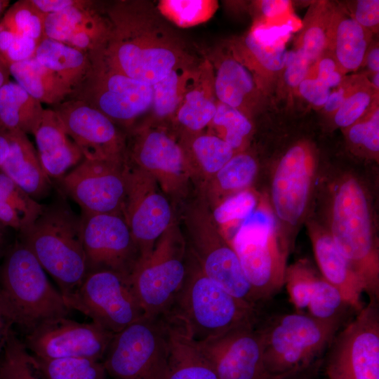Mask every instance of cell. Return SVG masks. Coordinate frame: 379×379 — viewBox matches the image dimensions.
Here are the masks:
<instances>
[{
    "label": "cell",
    "instance_id": "484cf974",
    "mask_svg": "<svg viewBox=\"0 0 379 379\" xmlns=\"http://www.w3.org/2000/svg\"><path fill=\"white\" fill-rule=\"evenodd\" d=\"M32 135L41 166L51 180H59L84 159L52 108L44 109Z\"/></svg>",
    "mask_w": 379,
    "mask_h": 379
},
{
    "label": "cell",
    "instance_id": "52a82bcc",
    "mask_svg": "<svg viewBox=\"0 0 379 379\" xmlns=\"http://www.w3.org/2000/svg\"><path fill=\"white\" fill-rule=\"evenodd\" d=\"M229 243L239 259L258 302L284 285L286 251L278 241L275 216L269 206L265 203L258 205Z\"/></svg>",
    "mask_w": 379,
    "mask_h": 379
},
{
    "label": "cell",
    "instance_id": "ab89813d",
    "mask_svg": "<svg viewBox=\"0 0 379 379\" xmlns=\"http://www.w3.org/2000/svg\"><path fill=\"white\" fill-rule=\"evenodd\" d=\"M215 135L235 152L246 144L253 131L251 120L239 110L218 101L216 112L208 125Z\"/></svg>",
    "mask_w": 379,
    "mask_h": 379
},
{
    "label": "cell",
    "instance_id": "7bdbcfd3",
    "mask_svg": "<svg viewBox=\"0 0 379 379\" xmlns=\"http://www.w3.org/2000/svg\"><path fill=\"white\" fill-rule=\"evenodd\" d=\"M0 360L1 379H39L25 344L9 328Z\"/></svg>",
    "mask_w": 379,
    "mask_h": 379
},
{
    "label": "cell",
    "instance_id": "2e32d148",
    "mask_svg": "<svg viewBox=\"0 0 379 379\" xmlns=\"http://www.w3.org/2000/svg\"><path fill=\"white\" fill-rule=\"evenodd\" d=\"M52 109L84 159L124 162L126 135L100 111L72 98Z\"/></svg>",
    "mask_w": 379,
    "mask_h": 379
},
{
    "label": "cell",
    "instance_id": "7a4b0ae2",
    "mask_svg": "<svg viewBox=\"0 0 379 379\" xmlns=\"http://www.w3.org/2000/svg\"><path fill=\"white\" fill-rule=\"evenodd\" d=\"M20 234L21 241L53 277L62 296L73 293L88 272L80 217L66 203L57 202L44 206L35 222Z\"/></svg>",
    "mask_w": 379,
    "mask_h": 379
},
{
    "label": "cell",
    "instance_id": "d6a6232c",
    "mask_svg": "<svg viewBox=\"0 0 379 379\" xmlns=\"http://www.w3.org/2000/svg\"><path fill=\"white\" fill-rule=\"evenodd\" d=\"M11 75L31 96L53 107L69 98L72 90L35 58L12 64Z\"/></svg>",
    "mask_w": 379,
    "mask_h": 379
},
{
    "label": "cell",
    "instance_id": "db71d44e",
    "mask_svg": "<svg viewBox=\"0 0 379 379\" xmlns=\"http://www.w3.org/2000/svg\"><path fill=\"white\" fill-rule=\"evenodd\" d=\"M39 44L31 38L15 35L0 59L9 67L12 64L34 58Z\"/></svg>",
    "mask_w": 379,
    "mask_h": 379
},
{
    "label": "cell",
    "instance_id": "f546056e",
    "mask_svg": "<svg viewBox=\"0 0 379 379\" xmlns=\"http://www.w3.org/2000/svg\"><path fill=\"white\" fill-rule=\"evenodd\" d=\"M166 324L168 354L164 379H219L197 343L172 317Z\"/></svg>",
    "mask_w": 379,
    "mask_h": 379
},
{
    "label": "cell",
    "instance_id": "603a6c76",
    "mask_svg": "<svg viewBox=\"0 0 379 379\" xmlns=\"http://www.w3.org/2000/svg\"><path fill=\"white\" fill-rule=\"evenodd\" d=\"M130 138L124 161L129 159L136 168L128 170L149 171L168 180L179 178L185 171L188 162L180 143L161 126L144 124L131 130Z\"/></svg>",
    "mask_w": 379,
    "mask_h": 379
},
{
    "label": "cell",
    "instance_id": "94428289",
    "mask_svg": "<svg viewBox=\"0 0 379 379\" xmlns=\"http://www.w3.org/2000/svg\"><path fill=\"white\" fill-rule=\"evenodd\" d=\"M9 67L0 59V88L9 80Z\"/></svg>",
    "mask_w": 379,
    "mask_h": 379
},
{
    "label": "cell",
    "instance_id": "ee69618b",
    "mask_svg": "<svg viewBox=\"0 0 379 379\" xmlns=\"http://www.w3.org/2000/svg\"><path fill=\"white\" fill-rule=\"evenodd\" d=\"M258 171L255 159L249 154L234 155L215 174L219 188L225 192H239L248 187Z\"/></svg>",
    "mask_w": 379,
    "mask_h": 379
},
{
    "label": "cell",
    "instance_id": "f1b7e54d",
    "mask_svg": "<svg viewBox=\"0 0 379 379\" xmlns=\"http://www.w3.org/2000/svg\"><path fill=\"white\" fill-rule=\"evenodd\" d=\"M8 135L10 149L0 171L36 201L46 198L51 191L52 181L44 171L27 135L11 131Z\"/></svg>",
    "mask_w": 379,
    "mask_h": 379
},
{
    "label": "cell",
    "instance_id": "74e56055",
    "mask_svg": "<svg viewBox=\"0 0 379 379\" xmlns=\"http://www.w3.org/2000/svg\"><path fill=\"white\" fill-rule=\"evenodd\" d=\"M180 143L185 157H192L208 174H215L234 155V149L222 138L211 133L187 135Z\"/></svg>",
    "mask_w": 379,
    "mask_h": 379
},
{
    "label": "cell",
    "instance_id": "ba28073f",
    "mask_svg": "<svg viewBox=\"0 0 379 379\" xmlns=\"http://www.w3.org/2000/svg\"><path fill=\"white\" fill-rule=\"evenodd\" d=\"M102 52L90 55V70L69 98L86 102L117 126L130 128L149 112L153 100L152 86L112 67Z\"/></svg>",
    "mask_w": 379,
    "mask_h": 379
},
{
    "label": "cell",
    "instance_id": "f907efd6",
    "mask_svg": "<svg viewBox=\"0 0 379 379\" xmlns=\"http://www.w3.org/2000/svg\"><path fill=\"white\" fill-rule=\"evenodd\" d=\"M308 75L318 78L331 89L340 86L346 77L335 59L327 51L312 65Z\"/></svg>",
    "mask_w": 379,
    "mask_h": 379
},
{
    "label": "cell",
    "instance_id": "30bf717a",
    "mask_svg": "<svg viewBox=\"0 0 379 379\" xmlns=\"http://www.w3.org/2000/svg\"><path fill=\"white\" fill-rule=\"evenodd\" d=\"M64 299L70 310L114 334L145 317L130 276L111 270L88 271L79 286Z\"/></svg>",
    "mask_w": 379,
    "mask_h": 379
},
{
    "label": "cell",
    "instance_id": "8d00e7d4",
    "mask_svg": "<svg viewBox=\"0 0 379 379\" xmlns=\"http://www.w3.org/2000/svg\"><path fill=\"white\" fill-rule=\"evenodd\" d=\"M31 355L35 369L44 379H105L103 363L87 358L43 359Z\"/></svg>",
    "mask_w": 379,
    "mask_h": 379
},
{
    "label": "cell",
    "instance_id": "44dd1931",
    "mask_svg": "<svg viewBox=\"0 0 379 379\" xmlns=\"http://www.w3.org/2000/svg\"><path fill=\"white\" fill-rule=\"evenodd\" d=\"M283 30L286 31L254 23L246 33L230 39L226 47L251 72L266 97L277 88L286 63L288 51L280 39L281 34H286Z\"/></svg>",
    "mask_w": 379,
    "mask_h": 379
},
{
    "label": "cell",
    "instance_id": "e575fe53",
    "mask_svg": "<svg viewBox=\"0 0 379 379\" xmlns=\"http://www.w3.org/2000/svg\"><path fill=\"white\" fill-rule=\"evenodd\" d=\"M332 4L327 1L312 3L303 20L295 48L312 64L327 50Z\"/></svg>",
    "mask_w": 379,
    "mask_h": 379
},
{
    "label": "cell",
    "instance_id": "7c38bea8",
    "mask_svg": "<svg viewBox=\"0 0 379 379\" xmlns=\"http://www.w3.org/2000/svg\"><path fill=\"white\" fill-rule=\"evenodd\" d=\"M371 300L329 347L325 371L329 379H379V314Z\"/></svg>",
    "mask_w": 379,
    "mask_h": 379
},
{
    "label": "cell",
    "instance_id": "6da1fadb",
    "mask_svg": "<svg viewBox=\"0 0 379 379\" xmlns=\"http://www.w3.org/2000/svg\"><path fill=\"white\" fill-rule=\"evenodd\" d=\"M111 29L102 55L135 79L154 85L173 69L198 62L152 2L105 3Z\"/></svg>",
    "mask_w": 379,
    "mask_h": 379
},
{
    "label": "cell",
    "instance_id": "d590c367",
    "mask_svg": "<svg viewBox=\"0 0 379 379\" xmlns=\"http://www.w3.org/2000/svg\"><path fill=\"white\" fill-rule=\"evenodd\" d=\"M197 64L176 68L152 85L153 100L147 113L150 114L152 124L172 121L182 99L190 72Z\"/></svg>",
    "mask_w": 379,
    "mask_h": 379
},
{
    "label": "cell",
    "instance_id": "11a10c76",
    "mask_svg": "<svg viewBox=\"0 0 379 379\" xmlns=\"http://www.w3.org/2000/svg\"><path fill=\"white\" fill-rule=\"evenodd\" d=\"M357 75L346 76L337 88L331 91L327 101L322 107L327 114L333 115L341 106L346 97L355 85Z\"/></svg>",
    "mask_w": 379,
    "mask_h": 379
},
{
    "label": "cell",
    "instance_id": "f6af8a7d",
    "mask_svg": "<svg viewBox=\"0 0 379 379\" xmlns=\"http://www.w3.org/2000/svg\"><path fill=\"white\" fill-rule=\"evenodd\" d=\"M258 206L255 194L244 190L221 202L213 211L214 220L222 227H230L246 219Z\"/></svg>",
    "mask_w": 379,
    "mask_h": 379
},
{
    "label": "cell",
    "instance_id": "7dc6e473",
    "mask_svg": "<svg viewBox=\"0 0 379 379\" xmlns=\"http://www.w3.org/2000/svg\"><path fill=\"white\" fill-rule=\"evenodd\" d=\"M0 201L13 205L32 225L42 213L44 206L33 199L10 178L0 171Z\"/></svg>",
    "mask_w": 379,
    "mask_h": 379
},
{
    "label": "cell",
    "instance_id": "4fadbf2b",
    "mask_svg": "<svg viewBox=\"0 0 379 379\" xmlns=\"http://www.w3.org/2000/svg\"><path fill=\"white\" fill-rule=\"evenodd\" d=\"M58 182L82 212L124 214L129 190L124 162L84 159Z\"/></svg>",
    "mask_w": 379,
    "mask_h": 379
},
{
    "label": "cell",
    "instance_id": "ac0fdd59",
    "mask_svg": "<svg viewBox=\"0 0 379 379\" xmlns=\"http://www.w3.org/2000/svg\"><path fill=\"white\" fill-rule=\"evenodd\" d=\"M314 169V152L307 142L293 145L280 159L272 180V199L282 221L295 225L302 218Z\"/></svg>",
    "mask_w": 379,
    "mask_h": 379
},
{
    "label": "cell",
    "instance_id": "be15d7a7",
    "mask_svg": "<svg viewBox=\"0 0 379 379\" xmlns=\"http://www.w3.org/2000/svg\"><path fill=\"white\" fill-rule=\"evenodd\" d=\"M10 1L7 0H0V16L9 5Z\"/></svg>",
    "mask_w": 379,
    "mask_h": 379
},
{
    "label": "cell",
    "instance_id": "9f6ffc18",
    "mask_svg": "<svg viewBox=\"0 0 379 379\" xmlns=\"http://www.w3.org/2000/svg\"><path fill=\"white\" fill-rule=\"evenodd\" d=\"M32 4L44 15L55 13L75 5L78 0H30Z\"/></svg>",
    "mask_w": 379,
    "mask_h": 379
},
{
    "label": "cell",
    "instance_id": "3957f363",
    "mask_svg": "<svg viewBox=\"0 0 379 379\" xmlns=\"http://www.w3.org/2000/svg\"><path fill=\"white\" fill-rule=\"evenodd\" d=\"M168 316L196 342H204L257 320V306L236 298L208 278L196 261L187 274ZM164 317V316H163Z\"/></svg>",
    "mask_w": 379,
    "mask_h": 379
},
{
    "label": "cell",
    "instance_id": "5bb4252c",
    "mask_svg": "<svg viewBox=\"0 0 379 379\" xmlns=\"http://www.w3.org/2000/svg\"><path fill=\"white\" fill-rule=\"evenodd\" d=\"M114 335L93 321L81 323L59 317L29 331L24 344L39 358L78 357L102 361Z\"/></svg>",
    "mask_w": 379,
    "mask_h": 379
},
{
    "label": "cell",
    "instance_id": "d4e9b609",
    "mask_svg": "<svg viewBox=\"0 0 379 379\" xmlns=\"http://www.w3.org/2000/svg\"><path fill=\"white\" fill-rule=\"evenodd\" d=\"M217 103L213 68L204 58L191 69L172 122L186 135L200 133L212 120Z\"/></svg>",
    "mask_w": 379,
    "mask_h": 379
},
{
    "label": "cell",
    "instance_id": "cb8c5ba5",
    "mask_svg": "<svg viewBox=\"0 0 379 379\" xmlns=\"http://www.w3.org/2000/svg\"><path fill=\"white\" fill-rule=\"evenodd\" d=\"M214 73L217 100L234 108L248 119L265 104L266 96L258 88L251 72L237 60L227 48H219L205 56Z\"/></svg>",
    "mask_w": 379,
    "mask_h": 379
},
{
    "label": "cell",
    "instance_id": "60d3db41",
    "mask_svg": "<svg viewBox=\"0 0 379 379\" xmlns=\"http://www.w3.org/2000/svg\"><path fill=\"white\" fill-rule=\"evenodd\" d=\"M157 8L164 18L185 28L211 18L218 8V2L214 0H161Z\"/></svg>",
    "mask_w": 379,
    "mask_h": 379
},
{
    "label": "cell",
    "instance_id": "277c9868",
    "mask_svg": "<svg viewBox=\"0 0 379 379\" xmlns=\"http://www.w3.org/2000/svg\"><path fill=\"white\" fill-rule=\"evenodd\" d=\"M0 294L12 324L30 331L71 310L62 293L30 250L16 242L7 253L0 274Z\"/></svg>",
    "mask_w": 379,
    "mask_h": 379
},
{
    "label": "cell",
    "instance_id": "8fae6325",
    "mask_svg": "<svg viewBox=\"0 0 379 379\" xmlns=\"http://www.w3.org/2000/svg\"><path fill=\"white\" fill-rule=\"evenodd\" d=\"M182 244L166 234L145 258H139L130 275L145 317L164 316L180 290L187 274Z\"/></svg>",
    "mask_w": 379,
    "mask_h": 379
},
{
    "label": "cell",
    "instance_id": "f35d334b",
    "mask_svg": "<svg viewBox=\"0 0 379 379\" xmlns=\"http://www.w3.org/2000/svg\"><path fill=\"white\" fill-rule=\"evenodd\" d=\"M378 92L364 74H358L354 86L331 116L335 125L345 129L365 117L379 106Z\"/></svg>",
    "mask_w": 379,
    "mask_h": 379
},
{
    "label": "cell",
    "instance_id": "f5cc1de1",
    "mask_svg": "<svg viewBox=\"0 0 379 379\" xmlns=\"http://www.w3.org/2000/svg\"><path fill=\"white\" fill-rule=\"evenodd\" d=\"M332 89L318 78L308 75L298 86V93L317 109H322Z\"/></svg>",
    "mask_w": 379,
    "mask_h": 379
},
{
    "label": "cell",
    "instance_id": "91938a15",
    "mask_svg": "<svg viewBox=\"0 0 379 379\" xmlns=\"http://www.w3.org/2000/svg\"><path fill=\"white\" fill-rule=\"evenodd\" d=\"M10 149L8 132L0 128V168L5 161Z\"/></svg>",
    "mask_w": 379,
    "mask_h": 379
},
{
    "label": "cell",
    "instance_id": "4316f807",
    "mask_svg": "<svg viewBox=\"0 0 379 379\" xmlns=\"http://www.w3.org/2000/svg\"><path fill=\"white\" fill-rule=\"evenodd\" d=\"M310 237L314 253L322 277L340 292L345 302L357 311L364 307V286L340 253L329 232L313 228Z\"/></svg>",
    "mask_w": 379,
    "mask_h": 379
},
{
    "label": "cell",
    "instance_id": "680465c9",
    "mask_svg": "<svg viewBox=\"0 0 379 379\" xmlns=\"http://www.w3.org/2000/svg\"><path fill=\"white\" fill-rule=\"evenodd\" d=\"M11 321L6 306L0 294V354L3 350L6 334L11 328Z\"/></svg>",
    "mask_w": 379,
    "mask_h": 379
},
{
    "label": "cell",
    "instance_id": "b9f144b4",
    "mask_svg": "<svg viewBox=\"0 0 379 379\" xmlns=\"http://www.w3.org/2000/svg\"><path fill=\"white\" fill-rule=\"evenodd\" d=\"M45 15L30 0H20L6 11L0 20V27L15 35L31 38L40 43L45 37Z\"/></svg>",
    "mask_w": 379,
    "mask_h": 379
},
{
    "label": "cell",
    "instance_id": "6f0895ef",
    "mask_svg": "<svg viewBox=\"0 0 379 379\" xmlns=\"http://www.w3.org/2000/svg\"><path fill=\"white\" fill-rule=\"evenodd\" d=\"M362 67L366 68L367 74L379 72V46L378 41H372L366 52Z\"/></svg>",
    "mask_w": 379,
    "mask_h": 379
},
{
    "label": "cell",
    "instance_id": "03108f58",
    "mask_svg": "<svg viewBox=\"0 0 379 379\" xmlns=\"http://www.w3.org/2000/svg\"><path fill=\"white\" fill-rule=\"evenodd\" d=\"M1 379V378H0Z\"/></svg>",
    "mask_w": 379,
    "mask_h": 379
},
{
    "label": "cell",
    "instance_id": "ffe728a7",
    "mask_svg": "<svg viewBox=\"0 0 379 379\" xmlns=\"http://www.w3.org/2000/svg\"><path fill=\"white\" fill-rule=\"evenodd\" d=\"M111 29L105 3L78 0L72 7L45 15L44 34L88 53L102 52Z\"/></svg>",
    "mask_w": 379,
    "mask_h": 379
},
{
    "label": "cell",
    "instance_id": "9a60e30c",
    "mask_svg": "<svg viewBox=\"0 0 379 379\" xmlns=\"http://www.w3.org/2000/svg\"><path fill=\"white\" fill-rule=\"evenodd\" d=\"M80 218L88 271L107 269L130 276L140 255L124 215L82 212Z\"/></svg>",
    "mask_w": 379,
    "mask_h": 379
},
{
    "label": "cell",
    "instance_id": "681fc988",
    "mask_svg": "<svg viewBox=\"0 0 379 379\" xmlns=\"http://www.w3.org/2000/svg\"><path fill=\"white\" fill-rule=\"evenodd\" d=\"M341 4L349 15L362 27L373 34L378 32V0L348 1Z\"/></svg>",
    "mask_w": 379,
    "mask_h": 379
},
{
    "label": "cell",
    "instance_id": "5b68a950",
    "mask_svg": "<svg viewBox=\"0 0 379 379\" xmlns=\"http://www.w3.org/2000/svg\"><path fill=\"white\" fill-rule=\"evenodd\" d=\"M340 321H324L303 313L287 314L259 327L262 360L273 379H286L314 364L329 347Z\"/></svg>",
    "mask_w": 379,
    "mask_h": 379
},
{
    "label": "cell",
    "instance_id": "1f68e13d",
    "mask_svg": "<svg viewBox=\"0 0 379 379\" xmlns=\"http://www.w3.org/2000/svg\"><path fill=\"white\" fill-rule=\"evenodd\" d=\"M44 109L15 81H8L0 88V128L6 132L32 134Z\"/></svg>",
    "mask_w": 379,
    "mask_h": 379
},
{
    "label": "cell",
    "instance_id": "7402d4cb",
    "mask_svg": "<svg viewBox=\"0 0 379 379\" xmlns=\"http://www.w3.org/2000/svg\"><path fill=\"white\" fill-rule=\"evenodd\" d=\"M128 172L129 190L124 215L139 258H145L152 253L156 239L166 230L171 220V209L163 194L149 189V180L142 171Z\"/></svg>",
    "mask_w": 379,
    "mask_h": 379
},
{
    "label": "cell",
    "instance_id": "bcb514c9",
    "mask_svg": "<svg viewBox=\"0 0 379 379\" xmlns=\"http://www.w3.org/2000/svg\"><path fill=\"white\" fill-rule=\"evenodd\" d=\"M353 146L378 155L379 152V106L365 117L345 129Z\"/></svg>",
    "mask_w": 379,
    "mask_h": 379
},
{
    "label": "cell",
    "instance_id": "9c48e42d",
    "mask_svg": "<svg viewBox=\"0 0 379 379\" xmlns=\"http://www.w3.org/2000/svg\"><path fill=\"white\" fill-rule=\"evenodd\" d=\"M168 334L163 317H142L115 333L102 361L114 379H164Z\"/></svg>",
    "mask_w": 379,
    "mask_h": 379
},
{
    "label": "cell",
    "instance_id": "816d5d0a",
    "mask_svg": "<svg viewBox=\"0 0 379 379\" xmlns=\"http://www.w3.org/2000/svg\"><path fill=\"white\" fill-rule=\"evenodd\" d=\"M291 1L286 0H264L253 3V8L256 20L254 23L262 26H267L275 22L285 19L287 14L291 13ZM271 28V27H270Z\"/></svg>",
    "mask_w": 379,
    "mask_h": 379
},
{
    "label": "cell",
    "instance_id": "e0dca14e",
    "mask_svg": "<svg viewBox=\"0 0 379 379\" xmlns=\"http://www.w3.org/2000/svg\"><path fill=\"white\" fill-rule=\"evenodd\" d=\"M257 320L197 342L219 379H273L265 371Z\"/></svg>",
    "mask_w": 379,
    "mask_h": 379
},
{
    "label": "cell",
    "instance_id": "c3c4849f",
    "mask_svg": "<svg viewBox=\"0 0 379 379\" xmlns=\"http://www.w3.org/2000/svg\"><path fill=\"white\" fill-rule=\"evenodd\" d=\"M312 63L298 48L288 51L284 67L278 81L277 88L293 93L300 84L308 76Z\"/></svg>",
    "mask_w": 379,
    "mask_h": 379
},
{
    "label": "cell",
    "instance_id": "836d02e7",
    "mask_svg": "<svg viewBox=\"0 0 379 379\" xmlns=\"http://www.w3.org/2000/svg\"><path fill=\"white\" fill-rule=\"evenodd\" d=\"M298 294L309 315L320 320L340 321L343 309L348 306L338 289L311 268L300 283Z\"/></svg>",
    "mask_w": 379,
    "mask_h": 379
},
{
    "label": "cell",
    "instance_id": "83f0119b",
    "mask_svg": "<svg viewBox=\"0 0 379 379\" xmlns=\"http://www.w3.org/2000/svg\"><path fill=\"white\" fill-rule=\"evenodd\" d=\"M373 35L352 18L341 3L333 2L326 51L345 74L362 67Z\"/></svg>",
    "mask_w": 379,
    "mask_h": 379
},
{
    "label": "cell",
    "instance_id": "e7e4bbea",
    "mask_svg": "<svg viewBox=\"0 0 379 379\" xmlns=\"http://www.w3.org/2000/svg\"><path fill=\"white\" fill-rule=\"evenodd\" d=\"M2 237H3V233L0 227V244H1V241H2Z\"/></svg>",
    "mask_w": 379,
    "mask_h": 379
},
{
    "label": "cell",
    "instance_id": "8992f818",
    "mask_svg": "<svg viewBox=\"0 0 379 379\" xmlns=\"http://www.w3.org/2000/svg\"><path fill=\"white\" fill-rule=\"evenodd\" d=\"M330 234L361 280L371 300L379 298V257L365 192L354 178L339 187L333 203Z\"/></svg>",
    "mask_w": 379,
    "mask_h": 379
},
{
    "label": "cell",
    "instance_id": "6125c7cd",
    "mask_svg": "<svg viewBox=\"0 0 379 379\" xmlns=\"http://www.w3.org/2000/svg\"><path fill=\"white\" fill-rule=\"evenodd\" d=\"M367 74H365V76ZM366 77L373 87L379 91V72L368 74V76Z\"/></svg>",
    "mask_w": 379,
    "mask_h": 379
},
{
    "label": "cell",
    "instance_id": "4dcf8cb0",
    "mask_svg": "<svg viewBox=\"0 0 379 379\" xmlns=\"http://www.w3.org/2000/svg\"><path fill=\"white\" fill-rule=\"evenodd\" d=\"M34 58L72 91L82 83L91 66L88 53L48 37L38 45Z\"/></svg>",
    "mask_w": 379,
    "mask_h": 379
},
{
    "label": "cell",
    "instance_id": "d6986e66",
    "mask_svg": "<svg viewBox=\"0 0 379 379\" xmlns=\"http://www.w3.org/2000/svg\"><path fill=\"white\" fill-rule=\"evenodd\" d=\"M198 222V230H193L192 242L195 259L202 272L230 294L257 306L251 286L229 241L206 218Z\"/></svg>",
    "mask_w": 379,
    "mask_h": 379
}]
</instances>
